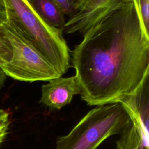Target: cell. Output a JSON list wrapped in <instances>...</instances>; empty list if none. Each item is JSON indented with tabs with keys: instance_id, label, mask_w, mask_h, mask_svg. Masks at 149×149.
I'll use <instances>...</instances> for the list:
<instances>
[{
	"instance_id": "obj_11",
	"label": "cell",
	"mask_w": 149,
	"mask_h": 149,
	"mask_svg": "<svg viewBox=\"0 0 149 149\" xmlns=\"http://www.w3.org/2000/svg\"><path fill=\"white\" fill-rule=\"evenodd\" d=\"M61 8L64 15L69 17L77 12L76 0H53Z\"/></svg>"
},
{
	"instance_id": "obj_14",
	"label": "cell",
	"mask_w": 149,
	"mask_h": 149,
	"mask_svg": "<svg viewBox=\"0 0 149 149\" xmlns=\"http://www.w3.org/2000/svg\"><path fill=\"white\" fill-rule=\"evenodd\" d=\"M6 75L2 71V69L0 67V90L3 88L5 84V81L6 79Z\"/></svg>"
},
{
	"instance_id": "obj_4",
	"label": "cell",
	"mask_w": 149,
	"mask_h": 149,
	"mask_svg": "<svg viewBox=\"0 0 149 149\" xmlns=\"http://www.w3.org/2000/svg\"><path fill=\"white\" fill-rule=\"evenodd\" d=\"M12 51L10 61L0 66L6 75L25 82L49 81L62 76L51 63L20 33L9 19L1 25Z\"/></svg>"
},
{
	"instance_id": "obj_1",
	"label": "cell",
	"mask_w": 149,
	"mask_h": 149,
	"mask_svg": "<svg viewBox=\"0 0 149 149\" xmlns=\"http://www.w3.org/2000/svg\"><path fill=\"white\" fill-rule=\"evenodd\" d=\"M71 62L88 105L116 103L134 91L149 72V35L134 2L86 31L72 51Z\"/></svg>"
},
{
	"instance_id": "obj_5",
	"label": "cell",
	"mask_w": 149,
	"mask_h": 149,
	"mask_svg": "<svg viewBox=\"0 0 149 149\" xmlns=\"http://www.w3.org/2000/svg\"><path fill=\"white\" fill-rule=\"evenodd\" d=\"M120 103L130 121L120 132L116 149H149V73Z\"/></svg>"
},
{
	"instance_id": "obj_9",
	"label": "cell",
	"mask_w": 149,
	"mask_h": 149,
	"mask_svg": "<svg viewBox=\"0 0 149 149\" xmlns=\"http://www.w3.org/2000/svg\"><path fill=\"white\" fill-rule=\"evenodd\" d=\"M144 29L149 35V0L134 1Z\"/></svg>"
},
{
	"instance_id": "obj_8",
	"label": "cell",
	"mask_w": 149,
	"mask_h": 149,
	"mask_svg": "<svg viewBox=\"0 0 149 149\" xmlns=\"http://www.w3.org/2000/svg\"><path fill=\"white\" fill-rule=\"evenodd\" d=\"M37 15L49 26L63 31L65 15L53 0H28Z\"/></svg>"
},
{
	"instance_id": "obj_3",
	"label": "cell",
	"mask_w": 149,
	"mask_h": 149,
	"mask_svg": "<svg viewBox=\"0 0 149 149\" xmlns=\"http://www.w3.org/2000/svg\"><path fill=\"white\" fill-rule=\"evenodd\" d=\"M130 120L119 102L97 106L68 134L57 139L56 149H97L109 137L120 134Z\"/></svg>"
},
{
	"instance_id": "obj_12",
	"label": "cell",
	"mask_w": 149,
	"mask_h": 149,
	"mask_svg": "<svg viewBox=\"0 0 149 149\" xmlns=\"http://www.w3.org/2000/svg\"><path fill=\"white\" fill-rule=\"evenodd\" d=\"M9 124V113L3 109H0V146L7 136Z\"/></svg>"
},
{
	"instance_id": "obj_13",
	"label": "cell",
	"mask_w": 149,
	"mask_h": 149,
	"mask_svg": "<svg viewBox=\"0 0 149 149\" xmlns=\"http://www.w3.org/2000/svg\"><path fill=\"white\" fill-rule=\"evenodd\" d=\"M8 20V15L6 10L0 8V25Z\"/></svg>"
},
{
	"instance_id": "obj_10",
	"label": "cell",
	"mask_w": 149,
	"mask_h": 149,
	"mask_svg": "<svg viewBox=\"0 0 149 149\" xmlns=\"http://www.w3.org/2000/svg\"><path fill=\"white\" fill-rule=\"evenodd\" d=\"M12 56V48L0 25V66L9 62Z\"/></svg>"
},
{
	"instance_id": "obj_7",
	"label": "cell",
	"mask_w": 149,
	"mask_h": 149,
	"mask_svg": "<svg viewBox=\"0 0 149 149\" xmlns=\"http://www.w3.org/2000/svg\"><path fill=\"white\" fill-rule=\"evenodd\" d=\"M41 86L40 102L50 110L58 111L70 104L74 95L80 94L81 88L76 76L52 79Z\"/></svg>"
},
{
	"instance_id": "obj_15",
	"label": "cell",
	"mask_w": 149,
	"mask_h": 149,
	"mask_svg": "<svg viewBox=\"0 0 149 149\" xmlns=\"http://www.w3.org/2000/svg\"><path fill=\"white\" fill-rule=\"evenodd\" d=\"M89 0H76V9L77 11L80 10L84 6Z\"/></svg>"
},
{
	"instance_id": "obj_6",
	"label": "cell",
	"mask_w": 149,
	"mask_h": 149,
	"mask_svg": "<svg viewBox=\"0 0 149 149\" xmlns=\"http://www.w3.org/2000/svg\"><path fill=\"white\" fill-rule=\"evenodd\" d=\"M134 0H89L65 22L63 33L84 34L99 20L118 8Z\"/></svg>"
},
{
	"instance_id": "obj_2",
	"label": "cell",
	"mask_w": 149,
	"mask_h": 149,
	"mask_svg": "<svg viewBox=\"0 0 149 149\" xmlns=\"http://www.w3.org/2000/svg\"><path fill=\"white\" fill-rule=\"evenodd\" d=\"M8 19L62 76L70 67V51L63 31L47 24L28 0H5Z\"/></svg>"
}]
</instances>
